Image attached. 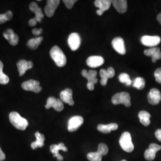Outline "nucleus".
Instances as JSON below:
<instances>
[{
	"mask_svg": "<svg viewBox=\"0 0 161 161\" xmlns=\"http://www.w3.org/2000/svg\"><path fill=\"white\" fill-rule=\"evenodd\" d=\"M157 20L161 25V13H159L157 16Z\"/></svg>",
	"mask_w": 161,
	"mask_h": 161,
	"instance_id": "obj_42",
	"label": "nucleus"
},
{
	"mask_svg": "<svg viewBox=\"0 0 161 161\" xmlns=\"http://www.w3.org/2000/svg\"><path fill=\"white\" fill-rule=\"evenodd\" d=\"M3 64L2 63L1 61H0V84L6 85L8 84L10 81V79L8 76L3 71Z\"/></svg>",
	"mask_w": 161,
	"mask_h": 161,
	"instance_id": "obj_29",
	"label": "nucleus"
},
{
	"mask_svg": "<svg viewBox=\"0 0 161 161\" xmlns=\"http://www.w3.org/2000/svg\"><path fill=\"white\" fill-rule=\"evenodd\" d=\"M50 56L58 67H64L67 62L66 57L59 47H53L50 52Z\"/></svg>",
	"mask_w": 161,
	"mask_h": 161,
	"instance_id": "obj_1",
	"label": "nucleus"
},
{
	"mask_svg": "<svg viewBox=\"0 0 161 161\" xmlns=\"http://www.w3.org/2000/svg\"><path fill=\"white\" fill-rule=\"evenodd\" d=\"M60 100L66 103L69 104L70 106L74 104V101L72 98V91L70 88H66L60 92Z\"/></svg>",
	"mask_w": 161,
	"mask_h": 161,
	"instance_id": "obj_20",
	"label": "nucleus"
},
{
	"mask_svg": "<svg viewBox=\"0 0 161 161\" xmlns=\"http://www.w3.org/2000/svg\"><path fill=\"white\" fill-rule=\"evenodd\" d=\"M68 42L69 46L72 51L77 50L80 46L81 42L80 35L76 32L72 33L69 36Z\"/></svg>",
	"mask_w": 161,
	"mask_h": 161,
	"instance_id": "obj_10",
	"label": "nucleus"
},
{
	"mask_svg": "<svg viewBox=\"0 0 161 161\" xmlns=\"http://www.w3.org/2000/svg\"><path fill=\"white\" fill-rule=\"evenodd\" d=\"M13 13L11 11H8L5 14H0V25L5 23L7 21L11 20L13 17Z\"/></svg>",
	"mask_w": 161,
	"mask_h": 161,
	"instance_id": "obj_33",
	"label": "nucleus"
},
{
	"mask_svg": "<svg viewBox=\"0 0 161 161\" xmlns=\"http://www.w3.org/2000/svg\"><path fill=\"white\" fill-rule=\"evenodd\" d=\"M22 87L26 91H31L36 93H38L42 90V87L40 86V82L34 80L23 82L22 84Z\"/></svg>",
	"mask_w": 161,
	"mask_h": 161,
	"instance_id": "obj_6",
	"label": "nucleus"
},
{
	"mask_svg": "<svg viewBox=\"0 0 161 161\" xmlns=\"http://www.w3.org/2000/svg\"><path fill=\"white\" fill-rule=\"evenodd\" d=\"M42 36H39L37 38H32L27 42V47L31 50H36L40 46L41 42L43 40Z\"/></svg>",
	"mask_w": 161,
	"mask_h": 161,
	"instance_id": "obj_28",
	"label": "nucleus"
},
{
	"mask_svg": "<svg viewBox=\"0 0 161 161\" xmlns=\"http://www.w3.org/2000/svg\"><path fill=\"white\" fill-rule=\"evenodd\" d=\"M151 117V115L149 112L146 111H141L138 114V118L140 122L146 127L149 126L150 124V118Z\"/></svg>",
	"mask_w": 161,
	"mask_h": 161,
	"instance_id": "obj_26",
	"label": "nucleus"
},
{
	"mask_svg": "<svg viewBox=\"0 0 161 161\" xmlns=\"http://www.w3.org/2000/svg\"><path fill=\"white\" fill-rule=\"evenodd\" d=\"M100 75L102 78V80H100V84L103 86H106L108 83V80L109 79L108 75L107 74V70L105 69H102L100 70Z\"/></svg>",
	"mask_w": 161,
	"mask_h": 161,
	"instance_id": "obj_32",
	"label": "nucleus"
},
{
	"mask_svg": "<svg viewBox=\"0 0 161 161\" xmlns=\"http://www.w3.org/2000/svg\"><path fill=\"white\" fill-rule=\"evenodd\" d=\"M119 142L121 148L124 151L128 153H131L133 151L134 146L132 143L131 136L130 132H123L119 138Z\"/></svg>",
	"mask_w": 161,
	"mask_h": 161,
	"instance_id": "obj_4",
	"label": "nucleus"
},
{
	"mask_svg": "<svg viewBox=\"0 0 161 161\" xmlns=\"http://www.w3.org/2000/svg\"><path fill=\"white\" fill-rule=\"evenodd\" d=\"M35 136L36 138V140L31 143V148L32 149H35L38 147H42L44 145L45 137L44 134H41L39 132H36Z\"/></svg>",
	"mask_w": 161,
	"mask_h": 161,
	"instance_id": "obj_24",
	"label": "nucleus"
},
{
	"mask_svg": "<svg viewBox=\"0 0 161 161\" xmlns=\"http://www.w3.org/2000/svg\"><path fill=\"white\" fill-rule=\"evenodd\" d=\"M155 136L159 141L161 142V129H159L156 131Z\"/></svg>",
	"mask_w": 161,
	"mask_h": 161,
	"instance_id": "obj_38",
	"label": "nucleus"
},
{
	"mask_svg": "<svg viewBox=\"0 0 161 161\" xmlns=\"http://www.w3.org/2000/svg\"><path fill=\"white\" fill-rule=\"evenodd\" d=\"M45 107L47 109L53 108L56 111L60 112L64 110V104L60 99H58L54 97H50L47 100V104Z\"/></svg>",
	"mask_w": 161,
	"mask_h": 161,
	"instance_id": "obj_8",
	"label": "nucleus"
},
{
	"mask_svg": "<svg viewBox=\"0 0 161 161\" xmlns=\"http://www.w3.org/2000/svg\"><path fill=\"white\" fill-rule=\"evenodd\" d=\"M112 45L115 51L121 55H124L126 53L124 41L121 37L115 38L112 41Z\"/></svg>",
	"mask_w": 161,
	"mask_h": 161,
	"instance_id": "obj_12",
	"label": "nucleus"
},
{
	"mask_svg": "<svg viewBox=\"0 0 161 161\" xmlns=\"http://www.w3.org/2000/svg\"><path fill=\"white\" fill-rule=\"evenodd\" d=\"M9 119L12 125L20 130H25L28 126L29 123L27 119L22 118L16 112H12L9 115Z\"/></svg>",
	"mask_w": 161,
	"mask_h": 161,
	"instance_id": "obj_2",
	"label": "nucleus"
},
{
	"mask_svg": "<svg viewBox=\"0 0 161 161\" xmlns=\"http://www.w3.org/2000/svg\"><path fill=\"white\" fill-rule=\"evenodd\" d=\"M3 36L12 46H16L19 43V36L16 34L14 32V31L12 29H8L6 30L3 33Z\"/></svg>",
	"mask_w": 161,
	"mask_h": 161,
	"instance_id": "obj_16",
	"label": "nucleus"
},
{
	"mask_svg": "<svg viewBox=\"0 0 161 161\" xmlns=\"http://www.w3.org/2000/svg\"><path fill=\"white\" fill-rule=\"evenodd\" d=\"M63 2L67 8L71 9L73 7L74 4L76 2V0H64Z\"/></svg>",
	"mask_w": 161,
	"mask_h": 161,
	"instance_id": "obj_34",
	"label": "nucleus"
},
{
	"mask_svg": "<svg viewBox=\"0 0 161 161\" xmlns=\"http://www.w3.org/2000/svg\"><path fill=\"white\" fill-rule=\"evenodd\" d=\"M5 159H6V155L0 147V161H4L5 160Z\"/></svg>",
	"mask_w": 161,
	"mask_h": 161,
	"instance_id": "obj_41",
	"label": "nucleus"
},
{
	"mask_svg": "<svg viewBox=\"0 0 161 161\" xmlns=\"http://www.w3.org/2000/svg\"><path fill=\"white\" fill-rule=\"evenodd\" d=\"M161 149V146L155 143H152L149 145V149L144 152V158L147 161H152L155 159L156 153Z\"/></svg>",
	"mask_w": 161,
	"mask_h": 161,
	"instance_id": "obj_11",
	"label": "nucleus"
},
{
	"mask_svg": "<svg viewBox=\"0 0 161 161\" xmlns=\"http://www.w3.org/2000/svg\"><path fill=\"white\" fill-rule=\"evenodd\" d=\"M63 150L64 152L68 151V148L64 146L63 143H60L58 144H53L50 146V152L53 154V157L56 158L58 161H62L64 158L59 154V150Z\"/></svg>",
	"mask_w": 161,
	"mask_h": 161,
	"instance_id": "obj_15",
	"label": "nucleus"
},
{
	"mask_svg": "<svg viewBox=\"0 0 161 161\" xmlns=\"http://www.w3.org/2000/svg\"><path fill=\"white\" fill-rule=\"evenodd\" d=\"M84 119L80 116H75L72 117L68 125V130L69 132H74L76 131L83 124Z\"/></svg>",
	"mask_w": 161,
	"mask_h": 161,
	"instance_id": "obj_7",
	"label": "nucleus"
},
{
	"mask_svg": "<svg viewBox=\"0 0 161 161\" xmlns=\"http://www.w3.org/2000/svg\"><path fill=\"white\" fill-rule=\"evenodd\" d=\"M106 70H107V74H108L109 78H112L114 76L115 74V70L113 68L109 67Z\"/></svg>",
	"mask_w": 161,
	"mask_h": 161,
	"instance_id": "obj_36",
	"label": "nucleus"
},
{
	"mask_svg": "<svg viewBox=\"0 0 161 161\" xmlns=\"http://www.w3.org/2000/svg\"><path fill=\"white\" fill-rule=\"evenodd\" d=\"M87 88L89 90L92 91L94 89V84L92 82H88L87 83Z\"/></svg>",
	"mask_w": 161,
	"mask_h": 161,
	"instance_id": "obj_39",
	"label": "nucleus"
},
{
	"mask_svg": "<svg viewBox=\"0 0 161 161\" xmlns=\"http://www.w3.org/2000/svg\"><path fill=\"white\" fill-rule=\"evenodd\" d=\"M60 2L59 0H48L47 1V4L44 8V12L47 17H51L54 15Z\"/></svg>",
	"mask_w": 161,
	"mask_h": 161,
	"instance_id": "obj_13",
	"label": "nucleus"
},
{
	"mask_svg": "<svg viewBox=\"0 0 161 161\" xmlns=\"http://www.w3.org/2000/svg\"><path fill=\"white\" fill-rule=\"evenodd\" d=\"M132 86L138 90H143L145 86V80L141 77L136 78L133 80Z\"/></svg>",
	"mask_w": 161,
	"mask_h": 161,
	"instance_id": "obj_30",
	"label": "nucleus"
},
{
	"mask_svg": "<svg viewBox=\"0 0 161 161\" xmlns=\"http://www.w3.org/2000/svg\"><path fill=\"white\" fill-rule=\"evenodd\" d=\"M37 23V21L35 18H33L30 19L29 21V25L30 26H34Z\"/></svg>",
	"mask_w": 161,
	"mask_h": 161,
	"instance_id": "obj_40",
	"label": "nucleus"
},
{
	"mask_svg": "<svg viewBox=\"0 0 161 161\" xmlns=\"http://www.w3.org/2000/svg\"><path fill=\"white\" fill-rule=\"evenodd\" d=\"M103 58L100 56H92L86 59L87 65L92 68H96L102 66L104 64Z\"/></svg>",
	"mask_w": 161,
	"mask_h": 161,
	"instance_id": "obj_18",
	"label": "nucleus"
},
{
	"mask_svg": "<svg viewBox=\"0 0 161 161\" xmlns=\"http://www.w3.org/2000/svg\"><path fill=\"white\" fill-rule=\"evenodd\" d=\"M97 72L94 70H90L89 71H86L83 73L82 76L87 79L88 82H92L94 84L97 83L98 79L96 78Z\"/></svg>",
	"mask_w": 161,
	"mask_h": 161,
	"instance_id": "obj_27",
	"label": "nucleus"
},
{
	"mask_svg": "<svg viewBox=\"0 0 161 161\" xmlns=\"http://www.w3.org/2000/svg\"><path fill=\"white\" fill-rule=\"evenodd\" d=\"M112 3L118 13H124L127 12L128 4L126 0H114L112 1Z\"/></svg>",
	"mask_w": 161,
	"mask_h": 161,
	"instance_id": "obj_21",
	"label": "nucleus"
},
{
	"mask_svg": "<svg viewBox=\"0 0 161 161\" xmlns=\"http://www.w3.org/2000/svg\"><path fill=\"white\" fill-rule=\"evenodd\" d=\"M141 42L145 46L155 47L161 42V38L159 36L144 35L141 38Z\"/></svg>",
	"mask_w": 161,
	"mask_h": 161,
	"instance_id": "obj_9",
	"label": "nucleus"
},
{
	"mask_svg": "<svg viewBox=\"0 0 161 161\" xmlns=\"http://www.w3.org/2000/svg\"><path fill=\"white\" fill-rule=\"evenodd\" d=\"M148 102L152 105H156L161 102V94L157 88H152L150 90L147 95Z\"/></svg>",
	"mask_w": 161,
	"mask_h": 161,
	"instance_id": "obj_14",
	"label": "nucleus"
},
{
	"mask_svg": "<svg viewBox=\"0 0 161 161\" xmlns=\"http://www.w3.org/2000/svg\"><path fill=\"white\" fill-rule=\"evenodd\" d=\"M34 66L32 61H26V60H20L17 63V66L20 76H23L26 70L31 69Z\"/></svg>",
	"mask_w": 161,
	"mask_h": 161,
	"instance_id": "obj_17",
	"label": "nucleus"
},
{
	"mask_svg": "<svg viewBox=\"0 0 161 161\" xmlns=\"http://www.w3.org/2000/svg\"><path fill=\"white\" fill-rule=\"evenodd\" d=\"M119 80L122 82L124 83L127 86H130L132 84V80L130 79V75L126 73H122L119 76Z\"/></svg>",
	"mask_w": 161,
	"mask_h": 161,
	"instance_id": "obj_31",
	"label": "nucleus"
},
{
	"mask_svg": "<svg viewBox=\"0 0 161 161\" xmlns=\"http://www.w3.org/2000/svg\"><path fill=\"white\" fill-rule=\"evenodd\" d=\"M118 128V125L117 124L111 123L108 125L100 124L97 126L98 131L104 134L110 133L112 131H115Z\"/></svg>",
	"mask_w": 161,
	"mask_h": 161,
	"instance_id": "obj_23",
	"label": "nucleus"
},
{
	"mask_svg": "<svg viewBox=\"0 0 161 161\" xmlns=\"http://www.w3.org/2000/svg\"><path fill=\"white\" fill-rule=\"evenodd\" d=\"M122 161H126V160H125V159H124V160H122Z\"/></svg>",
	"mask_w": 161,
	"mask_h": 161,
	"instance_id": "obj_43",
	"label": "nucleus"
},
{
	"mask_svg": "<svg viewBox=\"0 0 161 161\" xmlns=\"http://www.w3.org/2000/svg\"><path fill=\"white\" fill-rule=\"evenodd\" d=\"M109 152L108 146L104 143H100L98 146L96 152H90L86 155L87 159L90 161H102V156L106 155Z\"/></svg>",
	"mask_w": 161,
	"mask_h": 161,
	"instance_id": "obj_3",
	"label": "nucleus"
},
{
	"mask_svg": "<svg viewBox=\"0 0 161 161\" xmlns=\"http://www.w3.org/2000/svg\"><path fill=\"white\" fill-rule=\"evenodd\" d=\"M42 32H43V31H42V28H40V29H39L34 28V29H33V30L32 31V34L34 35H37V36L41 34L42 33Z\"/></svg>",
	"mask_w": 161,
	"mask_h": 161,
	"instance_id": "obj_37",
	"label": "nucleus"
},
{
	"mask_svg": "<svg viewBox=\"0 0 161 161\" xmlns=\"http://www.w3.org/2000/svg\"><path fill=\"white\" fill-rule=\"evenodd\" d=\"M154 75L156 82L161 84V68H158L156 69L154 73Z\"/></svg>",
	"mask_w": 161,
	"mask_h": 161,
	"instance_id": "obj_35",
	"label": "nucleus"
},
{
	"mask_svg": "<svg viewBox=\"0 0 161 161\" xmlns=\"http://www.w3.org/2000/svg\"><path fill=\"white\" fill-rule=\"evenodd\" d=\"M144 54L152 58V62L156 63L157 60L161 58V52L159 47H152L144 52Z\"/></svg>",
	"mask_w": 161,
	"mask_h": 161,
	"instance_id": "obj_19",
	"label": "nucleus"
},
{
	"mask_svg": "<svg viewBox=\"0 0 161 161\" xmlns=\"http://www.w3.org/2000/svg\"><path fill=\"white\" fill-rule=\"evenodd\" d=\"M29 8L32 12H34L35 14V19L38 22H41V20L44 18V14L42 12L41 8H40L38 4L32 2L29 5Z\"/></svg>",
	"mask_w": 161,
	"mask_h": 161,
	"instance_id": "obj_22",
	"label": "nucleus"
},
{
	"mask_svg": "<svg viewBox=\"0 0 161 161\" xmlns=\"http://www.w3.org/2000/svg\"><path fill=\"white\" fill-rule=\"evenodd\" d=\"M112 102L115 105L123 104L126 107H130L131 105L130 95L127 92H118L115 94L112 98Z\"/></svg>",
	"mask_w": 161,
	"mask_h": 161,
	"instance_id": "obj_5",
	"label": "nucleus"
},
{
	"mask_svg": "<svg viewBox=\"0 0 161 161\" xmlns=\"http://www.w3.org/2000/svg\"><path fill=\"white\" fill-rule=\"evenodd\" d=\"M111 4L112 1L110 0H96L94 2L95 6L98 7L103 13L109 8Z\"/></svg>",
	"mask_w": 161,
	"mask_h": 161,
	"instance_id": "obj_25",
	"label": "nucleus"
}]
</instances>
